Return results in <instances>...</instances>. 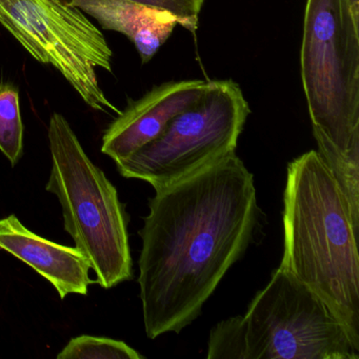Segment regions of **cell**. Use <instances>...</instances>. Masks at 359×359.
<instances>
[{
  "instance_id": "obj_15",
  "label": "cell",
  "mask_w": 359,
  "mask_h": 359,
  "mask_svg": "<svg viewBox=\"0 0 359 359\" xmlns=\"http://www.w3.org/2000/svg\"><path fill=\"white\" fill-rule=\"evenodd\" d=\"M348 1H350L351 7L354 12V15L359 18V0H348Z\"/></svg>"
},
{
  "instance_id": "obj_11",
  "label": "cell",
  "mask_w": 359,
  "mask_h": 359,
  "mask_svg": "<svg viewBox=\"0 0 359 359\" xmlns=\"http://www.w3.org/2000/svg\"><path fill=\"white\" fill-rule=\"evenodd\" d=\"M24 126L20 115V94L14 86L0 85V151L11 165L22 156Z\"/></svg>"
},
{
  "instance_id": "obj_4",
  "label": "cell",
  "mask_w": 359,
  "mask_h": 359,
  "mask_svg": "<svg viewBox=\"0 0 359 359\" xmlns=\"http://www.w3.org/2000/svg\"><path fill=\"white\" fill-rule=\"evenodd\" d=\"M49 142L52 168L46 190L58 197L65 230L91 262L95 283L111 289L131 280L129 217L116 188L58 113L50 119Z\"/></svg>"
},
{
  "instance_id": "obj_3",
  "label": "cell",
  "mask_w": 359,
  "mask_h": 359,
  "mask_svg": "<svg viewBox=\"0 0 359 359\" xmlns=\"http://www.w3.org/2000/svg\"><path fill=\"white\" fill-rule=\"evenodd\" d=\"M300 75L317 152L359 222V18L348 0H306Z\"/></svg>"
},
{
  "instance_id": "obj_13",
  "label": "cell",
  "mask_w": 359,
  "mask_h": 359,
  "mask_svg": "<svg viewBox=\"0 0 359 359\" xmlns=\"http://www.w3.org/2000/svg\"><path fill=\"white\" fill-rule=\"evenodd\" d=\"M207 358L247 359V339L243 316L220 321L212 329Z\"/></svg>"
},
{
  "instance_id": "obj_12",
  "label": "cell",
  "mask_w": 359,
  "mask_h": 359,
  "mask_svg": "<svg viewBox=\"0 0 359 359\" xmlns=\"http://www.w3.org/2000/svg\"><path fill=\"white\" fill-rule=\"evenodd\" d=\"M142 358L144 357L121 340L92 335L72 338L57 355V359Z\"/></svg>"
},
{
  "instance_id": "obj_2",
  "label": "cell",
  "mask_w": 359,
  "mask_h": 359,
  "mask_svg": "<svg viewBox=\"0 0 359 359\" xmlns=\"http://www.w3.org/2000/svg\"><path fill=\"white\" fill-rule=\"evenodd\" d=\"M279 268L321 298L359 352V222L317 151L287 165Z\"/></svg>"
},
{
  "instance_id": "obj_10",
  "label": "cell",
  "mask_w": 359,
  "mask_h": 359,
  "mask_svg": "<svg viewBox=\"0 0 359 359\" xmlns=\"http://www.w3.org/2000/svg\"><path fill=\"white\" fill-rule=\"evenodd\" d=\"M106 30L126 35L148 64L169 39L177 20L169 12L128 0H67Z\"/></svg>"
},
{
  "instance_id": "obj_5",
  "label": "cell",
  "mask_w": 359,
  "mask_h": 359,
  "mask_svg": "<svg viewBox=\"0 0 359 359\" xmlns=\"http://www.w3.org/2000/svg\"><path fill=\"white\" fill-rule=\"evenodd\" d=\"M249 104L232 79L209 81L205 95L152 142L117 161L119 174L154 190L174 184L236 151Z\"/></svg>"
},
{
  "instance_id": "obj_9",
  "label": "cell",
  "mask_w": 359,
  "mask_h": 359,
  "mask_svg": "<svg viewBox=\"0 0 359 359\" xmlns=\"http://www.w3.org/2000/svg\"><path fill=\"white\" fill-rule=\"evenodd\" d=\"M0 249L49 280L60 299L70 294L87 295L90 285L96 283L90 278L91 262L79 249L35 234L13 214L0 219Z\"/></svg>"
},
{
  "instance_id": "obj_7",
  "label": "cell",
  "mask_w": 359,
  "mask_h": 359,
  "mask_svg": "<svg viewBox=\"0 0 359 359\" xmlns=\"http://www.w3.org/2000/svg\"><path fill=\"white\" fill-rule=\"evenodd\" d=\"M247 359H359L325 302L278 268L243 315Z\"/></svg>"
},
{
  "instance_id": "obj_6",
  "label": "cell",
  "mask_w": 359,
  "mask_h": 359,
  "mask_svg": "<svg viewBox=\"0 0 359 359\" xmlns=\"http://www.w3.org/2000/svg\"><path fill=\"white\" fill-rule=\"evenodd\" d=\"M0 25L41 64L51 65L96 111L119 114L98 83L113 53L100 29L67 0H0Z\"/></svg>"
},
{
  "instance_id": "obj_8",
  "label": "cell",
  "mask_w": 359,
  "mask_h": 359,
  "mask_svg": "<svg viewBox=\"0 0 359 359\" xmlns=\"http://www.w3.org/2000/svg\"><path fill=\"white\" fill-rule=\"evenodd\" d=\"M208 85L209 81L188 79L153 88L109 126L102 137V152L115 163L128 158L161 135L177 115L199 102Z\"/></svg>"
},
{
  "instance_id": "obj_1",
  "label": "cell",
  "mask_w": 359,
  "mask_h": 359,
  "mask_svg": "<svg viewBox=\"0 0 359 359\" xmlns=\"http://www.w3.org/2000/svg\"><path fill=\"white\" fill-rule=\"evenodd\" d=\"M140 231L144 329L151 339L180 333L253 239L258 205L253 174L236 153L155 190Z\"/></svg>"
},
{
  "instance_id": "obj_14",
  "label": "cell",
  "mask_w": 359,
  "mask_h": 359,
  "mask_svg": "<svg viewBox=\"0 0 359 359\" xmlns=\"http://www.w3.org/2000/svg\"><path fill=\"white\" fill-rule=\"evenodd\" d=\"M140 5L169 12L177 20V24L190 32L198 28L199 15L205 0H128Z\"/></svg>"
}]
</instances>
